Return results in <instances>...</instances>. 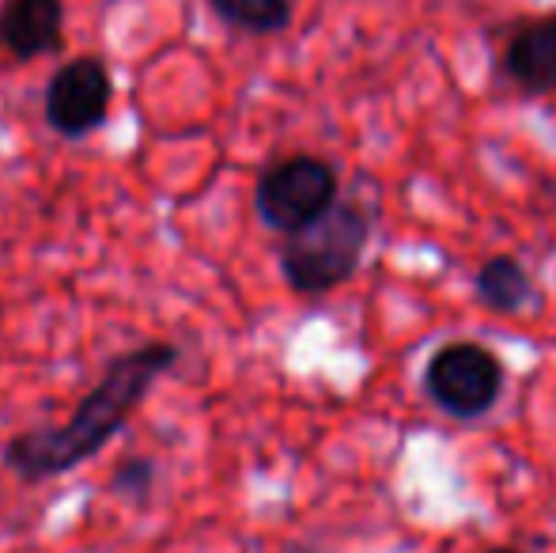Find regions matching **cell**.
<instances>
[{
	"label": "cell",
	"instance_id": "1",
	"mask_svg": "<svg viewBox=\"0 0 556 553\" xmlns=\"http://www.w3.org/2000/svg\"><path fill=\"white\" fill-rule=\"evenodd\" d=\"M175 364L178 349L170 341H148V345L114 356L106 364L103 379L84 394L65 425L30 428V432L12 436L4 448V466L20 474L23 481H50L84 466L129 425V417L140 410L148 391Z\"/></svg>",
	"mask_w": 556,
	"mask_h": 553
},
{
	"label": "cell",
	"instance_id": "2",
	"mask_svg": "<svg viewBox=\"0 0 556 553\" xmlns=\"http://www.w3.org/2000/svg\"><path fill=\"white\" fill-rule=\"evenodd\" d=\"M371 239V216L352 201H337L307 228L280 243V274L300 296H326L359 269Z\"/></svg>",
	"mask_w": 556,
	"mask_h": 553
},
{
	"label": "cell",
	"instance_id": "3",
	"mask_svg": "<svg viewBox=\"0 0 556 553\" xmlns=\"http://www.w3.org/2000/svg\"><path fill=\"white\" fill-rule=\"evenodd\" d=\"M254 205L273 231L292 236L337 205V171L318 155H285L262 171Z\"/></svg>",
	"mask_w": 556,
	"mask_h": 553
},
{
	"label": "cell",
	"instance_id": "4",
	"mask_svg": "<svg viewBox=\"0 0 556 553\" xmlns=\"http://www.w3.org/2000/svg\"><path fill=\"white\" fill-rule=\"evenodd\" d=\"M425 387L435 406L451 417L473 420L496 406L500 391H504V368L484 345L454 341L428 361Z\"/></svg>",
	"mask_w": 556,
	"mask_h": 553
},
{
	"label": "cell",
	"instance_id": "5",
	"mask_svg": "<svg viewBox=\"0 0 556 553\" xmlns=\"http://www.w3.org/2000/svg\"><path fill=\"white\" fill-rule=\"evenodd\" d=\"M114 103L111 68L96 53L73 58L50 76L46 84V122L53 134L65 140H84L96 129H103Z\"/></svg>",
	"mask_w": 556,
	"mask_h": 553
},
{
	"label": "cell",
	"instance_id": "6",
	"mask_svg": "<svg viewBox=\"0 0 556 553\" xmlns=\"http://www.w3.org/2000/svg\"><path fill=\"white\" fill-rule=\"evenodd\" d=\"M0 46L12 58H50L65 50V4L61 0H4Z\"/></svg>",
	"mask_w": 556,
	"mask_h": 553
},
{
	"label": "cell",
	"instance_id": "7",
	"mask_svg": "<svg viewBox=\"0 0 556 553\" xmlns=\"http://www.w3.org/2000/svg\"><path fill=\"white\" fill-rule=\"evenodd\" d=\"M504 68L530 96L556 91V12L522 23L504 50Z\"/></svg>",
	"mask_w": 556,
	"mask_h": 553
},
{
	"label": "cell",
	"instance_id": "8",
	"mask_svg": "<svg viewBox=\"0 0 556 553\" xmlns=\"http://www.w3.org/2000/svg\"><path fill=\"white\" fill-rule=\"evenodd\" d=\"M477 300H481L489 311L515 315V311H522L530 300H534V285H530V277L519 259L496 254V259H489L481 269H477Z\"/></svg>",
	"mask_w": 556,
	"mask_h": 553
},
{
	"label": "cell",
	"instance_id": "9",
	"mask_svg": "<svg viewBox=\"0 0 556 553\" xmlns=\"http://www.w3.org/2000/svg\"><path fill=\"white\" fill-rule=\"evenodd\" d=\"M208 8L247 35H280L292 20V0H208Z\"/></svg>",
	"mask_w": 556,
	"mask_h": 553
},
{
	"label": "cell",
	"instance_id": "10",
	"mask_svg": "<svg viewBox=\"0 0 556 553\" xmlns=\"http://www.w3.org/2000/svg\"><path fill=\"white\" fill-rule=\"evenodd\" d=\"M111 489L117 497H129V501H144L155 489V463L152 458H125L114 470Z\"/></svg>",
	"mask_w": 556,
	"mask_h": 553
},
{
	"label": "cell",
	"instance_id": "11",
	"mask_svg": "<svg viewBox=\"0 0 556 553\" xmlns=\"http://www.w3.org/2000/svg\"><path fill=\"white\" fill-rule=\"evenodd\" d=\"M492 553H519V550H492Z\"/></svg>",
	"mask_w": 556,
	"mask_h": 553
},
{
	"label": "cell",
	"instance_id": "12",
	"mask_svg": "<svg viewBox=\"0 0 556 553\" xmlns=\"http://www.w3.org/2000/svg\"><path fill=\"white\" fill-rule=\"evenodd\" d=\"M288 553H307V550H288Z\"/></svg>",
	"mask_w": 556,
	"mask_h": 553
}]
</instances>
